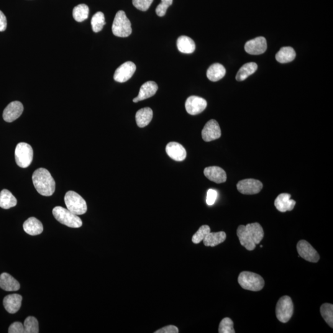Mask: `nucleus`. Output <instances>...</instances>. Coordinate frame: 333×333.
I'll return each instance as SVG.
<instances>
[{
	"instance_id": "nucleus-17",
	"label": "nucleus",
	"mask_w": 333,
	"mask_h": 333,
	"mask_svg": "<svg viewBox=\"0 0 333 333\" xmlns=\"http://www.w3.org/2000/svg\"><path fill=\"white\" fill-rule=\"evenodd\" d=\"M204 173L209 180L216 183H224L227 180L226 172L219 166H208L204 169Z\"/></svg>"
},
{
	"instance_id": "nucleus-18",
	"label": "nucleus",
	"mask_w": 333,
	"mask_h": 333,
	"mask_svg": "<svg viewBox=\"0 0 333 333\" xmlns=\"http://www.w3.org/2000/svg\"><path fill=\"white\" fill-rule=\"evenodd\" d=\"M158 89L157 83L154 81H148L141 86L139 94L133 99L134 102H138L153 96Z\"/></svg>"
},
{
	"instance_id": "nucleus-6",
	"label": "nucleus",
	"mask_w": 333,
	"mask_h": 333,
	"mask_svg": "<svg viewBox=\"0 0 333 333\" xmlns=\"http://www.w3.org/2000/svg\"><path fill=\"white\" fill-rule=\"evenodd\" d=\"M65 201L67 209L73 213L80 216L85 214L87 211L86 202L81 195L76 192L69 191L67 192Z\"/></svg>"
},
{
	"instance_id": "nucleus-22",
	"label": "nucleus",
	"mask_w": 333,
	"mask_h": 333,
	"mask_svg": "<svg viewBox=\"0 0 333 333\" xmlns=\"http://www.w3.org/2000/svg\"><path fill=\"white\" fill-rule=\"evenodd\" d=\"M0 288L6 291H16L20 289V284L9 274L2 273L0 275Z\"/></svg>"
},
{
	"instance_id": "nucleus-38",
	"label": "nucleus",
	"mask_w": 333,
	"mask_h": 333,
	"mask_svg": "<svg viewBox=\"0 0 333 333\" xmlns=\"http://www.w3.org/2000/svg\"><path fill=\"white\" fill-rule=\"evenodd\" d=\"M218 193L217 191L213 189H209L207 191L206 203L208 206H212L216 202Z\"/></svg>"
},
{
	"instance_id": "nucleus-30",
	"label": "nucleus",
	"mask_w": 333,
	"mask_h": 333,
	"mask_svg": "<svg viewBox=\"0 0 333 333\" xmlns=\"http://www.w3.org/2000/svg\"><path fill=\"white\" fill-rule=\"evenodd\" d=\"M73 14L77 22H83L88 17L89 7L84 4H79L74 7Z\"/></svg>"
},
{
	"instance_id": "nucleus-35",
	"label": "nucleus",
	"mask_w": 333,
	"mask_h": 333,
	"mask_svg": "<svg viewBox=\"0 0 333 333\" xmlns=\"http://www.w3.org/2000/svg\"><path fill=\"white\" fill-rule=\"evenodd\" d=\"M233 322L230 318H225L220 322L219 328V333H235Z\"/></svg>"
},
{
	"instance_id": "nucleus-39",
	"label": "nucleus",
	"mask_w": 333,
	"mask_h": 333,
	"mask_svg": "<svg viewBox=\"0 0 333 333\" xmlns=\"http://www.w3.org/2000/svg\"><path fill=\"white\" fill-rule=\"evenodd\" d=\"M9 333H25L24 327L20 322H14L11 325L8 330Z\"/></svg>"
},
{
	"instance_id": "nucleus-1",
	"label": "nucleus",
	"mask_w": 333,
	"mask_h": 333,
	"mask_svg": "<svg viewBox=\"0 0 333 333\" xmlns=\"http://www.w3.org/2000/svg\"><path fill=\"white\" fill-rule=\"evenodd\" d=\"M237 234L241 245L248 250H254L256 245L259 244L264 237L262 226L257 222L248 224L247 226L240 225Z\"/></svg>"
},
{
	"instance_id": "nucleus-29",
	"label": "nucleus",
	"mask_w": 333,
	"mask_h": 333,
	"mask_svg": "<svg viewBox=\"0 0 333 333\" xmlns=\"http://www.w3.org/2000/svg\"><path fill=\"white\" fill-rule=\"evenodd\" d=\"M257 65L255 63L250 62L245 64L238 71L236 79L239 82L245 81L248 77L254 73L257 70Z\"/></svg>"
},
{
	"instance_id": "nucleus-4",
	"label": "nucleus",
	"mask_w": 333,
	"mask_h": 333,
	"mask_svg": "<svg viewBox=\"0 0 333 333\" xmlns=\"http://www.w3.org/2000/svg\"><path fill=\"white\" fill-rule=\"evenodd\" d=\"M53 214L59 222L67 227L78 229L83 226V221L78 215L63 207H55L53 210Z\"/></svg>"
},
{
	"instance_id": "nucleus-32",
	"label": "nucleus",
	"mask_w": 333,
	"mask_h": 333,
	"mask_svg": "<svg viewBox=\"0 0 333 333\" xmlns=\"http://www.w3.org/2000/svg\"><path fill=\"white\" fill-rule=\"evenodd\" d=\"M91 24L94 32L101 31L106 24L104 14L102 12H97L92 17Z\"/></svg>"
},
{
	"instance_id": "nucleus-31",
	"label": "nucleus",
	"mask_w": 333,
	"mask_h": 333,
	"mask_svg": "<svg viewBox=\"0 0 333 333\" xmlns=\"http://www.w3.org/2000/svg\"><path fill=\"white\" fill-rule=\"evenodd\" d=\"M320 313L323 319L330 327L333 328V305L325 303L320 307Z\"/></svg>"
},
{
	"instance_id": "nucleus-7",
	"label": "nucleus",
	"mask_w": 333,
	"mask_h": 333,
	"mask_svg": "<svg viewBox=\"0 0 333 333\" xmlns=\"http://www.w3.org/2000/svg\"><path fill=\"white\" fill-rule=\"evenodd\" d=\"M294 304L290 297L284 296L279 299L276 306V316L283 324L288 322L293 316Z\"/></svg>"
},
{
	"instance_id": "nucleus-26",
	"label": "nucleus",
	"mask_w": 333,
	"mask_h": 333,
	"mask_svg": "<svg viewBox=\"0 0 333 333\" xmlns=\"http://www.w3.org/2000/svg\"><path fill=\"white\" fill-rule=\"evenodd\" d=\"M227 235L224 232L216 233L210 232L205 237L203 243L206 247H215L224 243L226 240Z\"/></svg>"
},
{
	"instance_id": "nucleus-16",
	"label": "nucleus",
	"mask_w": 333,
	"mask_h": 333,
	"mask_svg": "<svg viewBox=\"0 0 333 333\" xmlns=\"http://www.w3.org/2000/svg\"><path fill=\"white\" fill-rule=\"evenodd\" d=\"M167 155L173 160L181 162L186 158V151L180 143L177 142H170L166 148Z\"/></svg>"
},
{
	"instance_id": "nucleus-13",
	"label": "nucleus",
	"mask_w": 333,
	"mask_h": 333,
	"mask_svg": "<svg viewBox=\"0 0 333 333\" xmlns=\"http://www.w3.org/2000/svg\"><path fill=\"white\" fill-rule=\"evenodd\" d=\"M221 130L219 123L216 120L212 119L206 123L202 130V139L206 142L219 139L221 137Z\"/></svg>"
},
{
	"instance_id": "nucleus-28",
	"label": "nucleus",
	"mask_w": 333,
	"mask_h": 333,
	"mask_svg": "<svg viewBox=\"0 0 333 333\" xmlns=\"http://www.w3.org/2000/svg\"><path fill=\"white\" fill-rule=\"evenodd\" d=\"M296 53L292 47L281 48L276 54L275 58L278 62L284 64L290 63L295 59Z\"/></svg>"
},
{
	"instance_id": "nucleus-20",
	"label": "nucleus",
	"mask_w": 333,
	"mask_h": 333,
	"mask_svg": "<svg viewBox=\"0 0 333 333\" xmlns=\"http://www.w3.org/2000/svg\"><path fill=\"white\" fill-rule=\"evenodd\" d=\"M22 301V297L19 294H10L3 299L4 308L9 314H16L21 307Z\"/></svg>"
},
{
	"instance_id": "nucleus-24",
	"label": "nucleus",
	"mask_w": 333,
	"mask_h": 333,
	"mask_svg": "<svg viewBox=\"0 0 333 333\" xmlns=\"http://www.w3.org/2000/svg\"><path fill=\"white\" fill-rule=\"evenodd\" d=\"M178 50L184 54L193 53L195 50L196 45L193 39L187 36H181L176 42Z\"/></svg>"
},
{
	"instance_id": "nucleus-27",
	"label": "nucleus",
	"mask_w": 333,
	"mask_h": 333,
	"mask_svg": "<svg viewBox=\"0 0 333 333\" xmlns=\"http://www.w3.org/2000/svg\"><path fill=\"white\" fill-rule=\"evenodd\" d=\"M17 199L7 189H2L0 192V207L4 209H9L16 206Z\"/></svg>"
},
{
	"instance_id": "nucleus-37",
	"label": "nucleus",
	"mask_w": 333,
	"mask_h": 333,
	"mask_svg": "<svg viewBox=\"0 0 333 333\" xmlns=\"http://www.w3.org/2000/svg\"><path fill=\"white\" fill-rule=\"evenodd\" d=\"M153 2V0H132L133 6L142 11H147Z\"/></svg>"
},
{
	"instance_id": "nucleus-3",
	"label": "nucleus",
	"mask_w": 333,
	"mask_h": 333,
	"mask_svg": "<svg viewBox=\"0 0 333 333\" xmlns=\"http://www.w3.org/2000/svg\"><path fill=\"white\" fill-rule=\"evenodd\" d=\"M238 281L242 288L251 291L262 290L265 285L262 276L250 271H242L238 276Z\"/></svg>"
},
{
	"instance_id": "nucleus-12",
	"label": "nucleus",
	"mask_w": 333,
	"mask_h": 333,
	"mask_svg": "<svg viewBox=\"0 0 333 333\" xmlns=\"http://www.w3.org/2000/svg\"><path fill=\"white\" fill-rule=\"evenodd\" d=\"M207 106L206 99L196 96H189L185 102L187 112L192 116H195L203 112Z\"/></svg>"
},
{
	"instance_id": "nucleus-8",
	"label": "nucleus",
	"mask_w": 333,
	"mask_h": 333,
	"mask_svg": "<svg viewBox=\"0 0 333 333\" xmlns=\"http://www.w3.org/2000/svg\"><path fill=\"white\" fill-rule=\"evenodd\" d=\"M33 151L31 146L26 143H19L15 150V160L17 165L21 168H27L33 161Z\"/></svg>"
},
{
	"instance_id": "nucleus-15",
	"label": "nucleus",
	"mask_w": 333,
	"mask_h": 333,
	"mask_svg": "<svg viewBox=\"0 0 333 333\" xmlns=\"http://www.w3.org/2000/svg\"><path fill=\"white\" fill-rule=\"evenodd\" d=\"M24 111V106L19 101H12L4 109L2 117L4 121L12 122L18 119Z\"/></svg>"
},
{
	"instance_id": "nucleus-25",
	"label": "nucleus",
	"mask_w": 333,
	"mask_h": 333,
	"mask_svg": "<svg viewBox=\"0 0 333 333\" xmlns=\"http://www.w3.org/2000/svg\"><path fill=\"white\" fill-rule=\"evenodd\" d=\"M226 74V69L219 63L214 64L209 67L207 71V77L212 82H217L224 78Z\"/></svg>"
},
{
	"instance_id": "nucleus-19",
	"label": "nucleus",
	"mask_w": 333,
	"mask_h": 333,
	"mask_svg": "<svg viewBox=\"0 0 333 333\" xmlns=\"http://www.w3.org/2000/svg\"><path fill=\"white\" fill-rule=\"evenodd\" d=\"M291 194L281 193L276 198L275 206L278 211L281 212L291 211L296 206V202L291 199Z\"/></svg>"
},
{
	"instance_id": "nucleus-34",
	"label": "nucleus",
	"mask_w": 333,
	"mask_h": 333,
	"mask_svg": "<svg viewBox=\"0 0 333 333\" xmlns=\"http://www.w3.org/2000/svg\"><path fill=\"white\" fill-rule=\"evenodd\" d=\"M210 232H211V228H210L208 225H202V226L199 228L195 234L193 236V238H192V242H193L194 244H199V243L204 240L205 237H206Z\"/></svg>"
},
{
	"instance_id": "nucleus-41",
	"label": "nucleus",
	"mask_w": 333,
	"mask_h": 333,
	"mask_svg": "<svg viewBox=\"0 0 333 333\" xmlns=\"http://www.w3.org/2000/svg\"><path fill=\"white\" fill-rule=\"evenodd\" d=\"M7 20L3 12L0 11V32H3L6 29Z\"/></svg>"
},
{
	"instance_id": "nucleus-9",
	"label": "nucleus",
	"mask_w": 333,
	"mask_h": 333,
	"mask_svg": "<svg viewBox=\"0 0 333 333\" xmlns=\"http://www.w3.org/2000/svg\"><path fill=\"white\" fill-rule=\"evenodd\" d=\"M297 250H298L299 257H301L308 262L317 263L320 260L319 253L307 241H299L297 245Z\"/></svg>"
},
{
	"instance_id": "nucleus-36",
	"label": "nucleus",
	"mask_w": 333,
	"mask_h": 333,
	"mask_svg": "<svg viewBox=\"0 0 333 333\" xmlns=\"http://www.w3.org/2000/svg\"><path fill=\"white\" fill-rule=\"evenodd\" d=\"M173 0H161V2L156 9V14L158 16H165L168 7L172 4Z\"/></svg>"
},
{
	"instance_id": "nucleus-23",
	"label": "nucleus",
	"mask_w": 333,
	"mask_h": 333,
	"mask_svg": "<svg viewBox=\"0 0 333 333\" xmlns=\"http://www.w3.org/2000/svg\"><path fill=\"white\" fill-rule=\"evenodd\" d=\"M153 112L150 107H145L139 110L136 113V122L138 127L144 128L149 125L153 119Z\"/></svg>"
},
{
	"instance_id": "nucleus-11",
	"label": "nucleus",
	"mask_w": 333,
	"mask_h": 333,
	"mask_svg": "<svg viewBox=\"0 0 333 333\" xmlns=\"http://www.w3.org/2000/svg\"><path fill=\"white\" fill-rule=\"evenodd\" d=\"M136 71V66L131 61H127L115 71L114 79L115 81L119 83H124L132 78Z\"/></svg>"
},
{
	"instance_id": "nucleus-5",
	"label": "nucleus",
	"mask_w": 333,
	"mask_h": 333,
	"mask_svg": "<svg viewBox=\"0 0 333 333\" xmlns=\"http://www.w3.org/2000/svg\"><path fill=\"white\" fill-rule=\"evenodd\" d=\"M113 34L118 37H129L132 32L131 22L124 11H119L114 17L112 26Z\"/></svg>"
},
{
	"instance_id": "nucleus-33",
	"label": "nucleus",
	"mask_w": 333,
	"mask_h": 333,
	"mask_svg": "<svg viewBox=\"0 0 333 333\" xmlns=\"http://www.w3.org/2000/svg\"><path fill=\"white\" fill-rule=\"evenodd\" d=\"M24 327L25 333H38L39 332L38 322L37 320L33 317H28L25 320Z\"/></svg>"
},
{
	"instance_id": "nucleus-2",
	"label": "nucleus",
	"mask_w": 333,
	"mask_h": 333,
	"mask_svg": "<svg viewBox=\"0 0 333 333\" xmlns=\"http://www.w3.org/2000/svg\"><path fill=\"white\" fill-rule=\"evenodd\" d=\"M32 181L36 190L41 195L51 196L55 193V181L47 169L40 168L36 170L32 175Z\"/></svg>"
},
{
	"instance_id": "nucleus-14",
	"label": "nucleus",
	"mask_w": 333,
	"mask_h": 333,
	"mask_svg": "<svg viewBox=\"0 0 333 333\" xmlns=\"http://www.w3.org/2000/svg\"><path fill=\"white\" fill-rule=\"evenodd\" d=\"M267 48L266 40L263 37H258L246 43L245 51L250 55H258L264 53Z\"/></svg>"
},
{
	"instance_id": "nucleus-10",
	"label": "nucleus",
	"mask_w": 333,
	"mask_h": 333,
	"mask_svg": "<svg viewBox=\"0 0 333 333\" xmlns=\"http://www.w3.org/2000/svg\"><path fill=\"white\" fill-rule=\"evenodd\" d=\"M237 186L240 193L252 195L260 193L263 188V184L259 180L250 178L240 181Z\"/></svg>"
},
{
	"instance_id": "nucleus-21",
	"label": "nucleus",
	"mask_w": 333,
	"mask_h": 333,
	"mask_svg": "<svg viewBox=\"0 0 333 333\" xmlns=\"http://www.w3.org/2000/svg\"><path fill=\"white\" fill-rule=\"evenodd\" d=\"M23 229L25 233L31 236L40 235L43 231L42 223L35 217H30L23 225Z\"/></svg>"
},
{
	"instance_id": "nucleus-40",
	"label": "nucleus",
	"mask_w": 333,
	"mask_h": 333,
	"mask_svg": "<svg viewBox=\"0 0 333 333\" xmlns=\"http://www.w3.org/2000/svg\"><path fill=\"white\" fill-rule=\"evenodd\" d=\"M179 332L177 327L174 325H169L157 330L155 333H178Z\"/></svg>"
}]
</instances>
